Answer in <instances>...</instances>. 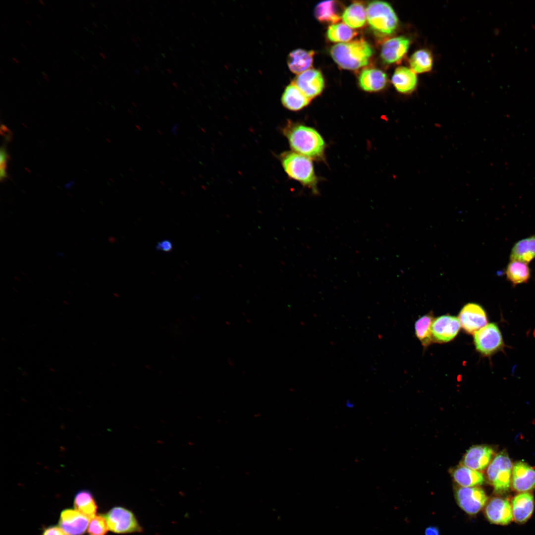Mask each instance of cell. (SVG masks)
Masks as SVG:
<instances>
[{
	"label": "cell",
	"instance_id": "7dc6e473",
	"mask_svg": "<svg viewBox=\"0 0 535 535\" xmlns=\"http://www.w3.org/2000/svg\"><path fill=\"white\" fill-rule=\"evenodd\" d=\"M93 67H94L95 68H96V69H97V68H96V67L95 66H94V65H93Z\"/></svg>",
	"mask_w": 535,
	"mask_h": 535
},
{
	"label": "cell",
	"instance_id": "e0dca14e",
	"mask_svg": "<svg viewBox=\"0 0 535 535\" xmlns=\"http://www.w3.org/2000/svg\"><path fill=\"white\" fill-rule=\"evenodd\" d=\"M513 518L519 523L526 522L532 516L534 509L533 496L523 492L514 497L512 501Z\"/></svg>",
	"mask_w": 535,
	"mask_h": 535
},
{
	"label": "cell",
	"instance_id": "cb8c5ba5",
	"mask_svg": "<svg viewBox=\"0 0 535 535\" xmlns=\"http://www.w3.org/2000/svg\"><path fill=\"white\" fill-rule=\"evenodd\" d=\"M452 476L455 482L462 487H474L483 483V475L478 471L471 469L461 465L452 471Z\"/></svg>",
	"mask_w": 535,
	"mask_h": 535
},
{
	"label": "cell",
	"instance_id": "60d3db41",
	"mask_svg": "<svg viewBox=\"0 0 535 535\" xmlns=\"http://www.w3.org/2000/svg\"><path fill=\"white\" fill-rule=\"evenodd\" d=\"M26 22H27V23H28V24H29V25L30 26H32V24H31V23H30V22H29V21L28 20H26Z\"/></svg>",
	"mask_w": 535,
	"mask_h": 535
},
{
	"label": "cell",
	"instance_id": "ba28073f",
	"mask_svg": "<svg viewBox=\"0 0 535 535\" xmlns=\"http://www.w3.org/2000/svg\"><path fill=\"white\" fill-rule=\"evenodd\" d=\"M455 498L459 506L469 515L477 514L483 507L487 497L482 489L478 487H458Z\"/></svg>",
	"mask_w": 535,
	"mask_h": 535
},
{
	"label": "cell",
	"instance_id": "2e32d148",
	"mask_svg": "<svg viewBox=\"0 0 535 535\" xmlns=\"http://www.w3.org/2000/svg\"><path fill=\"white\" fill-rule=\"evenodd\" d=\"M493 454L492 448L487 446H473L465 454L462 465L478 471L482 470L489 464Z\"/></svg>",
	"mask_w": 535,
	"mask_h": 535
},
{
	"label": "cell",
	"instance_id": "1f68e13d",
	"mask_svg": "<svg viewBox=\"0 0 535 535\" xmlns=\"http://www.w3.org/2000/svg\"><path fill=\"white\" fill-rule=\"evenodd\" d=\"M8 159V155L7 154L6 149L4 146H2L0 149V178L2 181L7 177V174L6 171V164Z\"/></svg>",
	"mask_w": 535,
	"mask_h": 535
},
{
	"label": "cell",
	"instance_id": "c3c4849f",
	"mask_svg": "<svg viewBox=\"0 0 535 535\" xmlns=\"http://www.w3.org/2000/svg\"><path fill=\"white\" fill-rule=\"evenodd\" d=\"M80 8H81V9L82 10H83V9H82V7H80Z\"/></svg>",
	"mask_w": 535,
	"mask_h": 535
},
{
	"label": "cell",
	"instance_id": "681fc988",
	"mask_svg": "<svg viewBox=\"0 0 535 535\" xmlns=\"http://www.w3.org/2000/svg\"></svg>",
	"mask_w": 535,
	"mask_h": 535
},
{
	"label": "cell",
	"instance_id": "5b68a950",
	"mask_svg": "<svg viewBox=\"0 0 535 535\" xmlns=\"http://www.w3.org/2000/svg\"><path fill=\"white\" fill-rule=\"evenodd\" d=\"M512 464L505 452L498 454L488 466L487 476L495 492L507 491L510 485Z\"/></svg>",
	"mask_w": 535,
	"mask_h": 535
},
{
	"label": "cell",
	"instance_id": "83f0119b",
	"mask_svg": "<svg viewBox=\"0 0 535 535\" xmlns=\"http://www.w3.org/2000/svg\"><path fill=\"white\" fill-rule=\"evenodd\" d=\"M409 62L410 68L416 73L429 72L432 68V56L428 50L420 49L412 54Z\"/></svg>",
	"mask_w": 535,
	"mask_h": 535
},
{
	"label": "cell",
	"instance_id": "f1b7e54d",
	"mask_svg": "<svg viewBox=\"0 0 535 535\" xmlns=\"http://www.w3.org/2000/svg\"><path fill=\"white\" fill-rule=\"evenodd\" d=\"M356 33L345 23L332 24L328 28L326 35L328 39L334 42H347L352 39Z\"/></svg>",
	"mask_w": 535,
	"mask_h": 535
},
{
	"label": "cell",
	"instance_id": "e575fe53",
	"mask_svg": "<svg viewBox=\"0 0 535 535\" xmlns=\"http://www.w3.org/2000/svg\"><path fill=\"white\" fill-rule=\"evenodd\" d=\"M425 535H440L438 529L435 526L427 527L425 532Z\"/></svg>",
	"mask_w": 535,
	"mask_h": 535
},
{
	"label": "cell",
	"instance_id": "4316f807",
	"mask_svg": "<svg viewBox=\"0 0 535 535\" xmlns=\"http://www.w3.org/2000/svg\"><path fill=\"white\" fill-rule=\"evenodd\" d=\"M75 510L91 519L96 516L97 506L91 492L87 490L78 491L74 500Z\"/></svg>",
	"mask_w": 535,
	"mask_h": 535
},
{
	"label": "cell",
	"instance_id": "7a4b0ae2",
	"mask_svg": "<svg viewBox=\"0 0 535 535\" xmlns=\"http://www.w3.org/2000/svg\"><path fill=\"white\" fill-rule=\"evenodd\" d=\"M333 59L341 67L355 70L367 65L373 55L371 45L363 40L340 43L330 50Z\"/></svg>",
	"mask_w": 535,
	"mask_h": 535
},
{
	"label": "cell",
	"instance_id": "7402d4cb",
	"mask_svg": "<svg viewBox=\"0 0 535 535\" xmlns=\"http://www.w3.org/2000/svg\"><path fill=\"white\" fill-rule=\"evenodd\" d=\"M314 54L313 51L301 49L292 51L287 58L289 69L293 73L298 74L310 69L313 64Z\"/></svg>",
	"mask_w": 535,
	"mask_h": 535
},
{
	"label": "cell",
	"instance_id": "52a82bcc",
	"mask_svg": "<svg viewBox=\"0 0 535 535\" xmlns=\"http://www.w3.org/2000/svg\"><path fill=\"white\" fill-rule=\"evenodd\" d=\"M476 349L484 356H489L499 351L504 345L501 332L494 323L486 324L474 333Z\"/></svg>",
	"mask_w": 535,
	"mask_h": 535
},
{
	"label": "cell",
	"instance_id": "7bdbcfd3",
	"mask_svg": "<svg viewBox=\"0 0 535 535\" xmlns=\"http://www.w3.org/2000/svg\"><path fill=\"white\" fill-rule=\"evenodd\" d=\"M24 1L26 3H29L28 1H26V0H24Z\"/></svg>",
	"mask_w": 535,
	"mask_h": 535
},
{
	"label": "cell",
	"instance_id": "4fadbf2b",
	"mask_svg": "<svg viewBox=\"0 0 535 535\" xmlns=\"http://www.w3.org/2000/svg\"><path fill=\"white\" fill-rule=\"evenodd\" d=\"M89 520L75 509H67L61 513L59 525L68 535H82L88 527Z\"/></svg>",
	"mask_w": 535,
	"mask_h": 535
},
{
	"label": "cell",
	"instance_id": "5bb4252c",
	"mask_svg": "<svg viewBox=\"0 0 535 535\" xmlns=\"http://www.w3.org/2000/svg\"><path fill=\"white\" fill-rule=\"evenodd\" d=\"M485 514L490 522L498 525H507L513 519L510 503L507 500L500 497H494L488 502Z\"/></svg>",
	"mask_w": 535,
	"mask_h": 535
},
{
	"label": "cell",
	"instance_id": "d6986e66",
	"mask_svg": "<svg viewBox=\"0 0 535 535\" xmlns=\"http://www.w3.org/2000/svg\"><path fill=\"white\" fill-rule=\"evenodd\" d=\"M387 75L376 68L364 69L359 77V85L366 91L374 92L382 90L387 83Z\"/></svg>",
	"mask_w": 535,
	"mask_h": 535
},
{
	"label": "cell",
	"instance_id": "d590c367",
	"mask_svg": "<svg viewBox=\"0 0 535 535\" xmlns=\"http://www.w3.org/2000/svg\"><path fill=\"white\" fill-rule=\"evenodd\" d=\"M39 2L40 3H41V4H42L43 5H45V2H44V1H43V0H39Z\"/></svg>",
	"mask_w": 535,
	"mask_h": 535
},
{
	"label": "cell",
	"instance_id": "ab89813d",
	"mask_svg": "<svg viewBox=\"0 0 535 535\" xmlns=\"http://www.w3.org/2000/svg\"><path fill=\"white\" fill-rule=\"evenodd\" d=\"M36 15H37V17H38L40 19H42V17L40 16V15L39 14L37 13Z\"/></svg>",
	"mask_w": 535,
	"mask_h": 535
},
{
	"label": "cell",
	"instance_id": "836d02e7",
	"mask_svg": "<svg viewBox=\"0 0 535 535\" xmlns=\"http://www.w3.org/2000/svg\"><path fill=\"white\" fill-rule=\"evenodd\" d=\"M43 535H68L60 527L53 526L47 528Z\"/></svg>",
	"mask_w": 535,
	"mask_h": 535
},
{
	"label": "cell",
	"instance_id": "ffe728a7",
	"mask_svg": "<svg viewBox=\"0 0 535 535\" xmlns=\"http://www.w3.org/2000/svg\"><path fill=\"white\" fill-rule=\"evenodd\" d=\"M311 100L293 82L286 86L281 97L282 105L291 111L301 110L308 106Z\"/></svg>",
	"mask_w": 535,
	"mask_h": 535
},
{
	"label": "cell",
	"instance_id": "d6a6232c",
	"mask_svg": "<svg viewBox=\"0 0 535 535\" xmlns=\"http://www.w3.org/2000/svg\"><path fill=\"white\" fill-rule=\"evenodd\" d=\"M173 248V244L169 240L165 239L158 242L156 245V249L165 252H169Z\"/></svg>",
	"mask_w": 535,
	"mask_h": 535
},
{
	"label": "cell",
	"instance_id": "4dcf8cb0",
	"mask_svg": "<svg viewBox=\"0 0 535 535\" xmlns=\"http://www.w3.org/2000/svg\"><path fill=\"white\" fill-rule=\"evenodd\" d=\"M88 532L91 535H104L109 530L105 516L97 515L89 522Z\"/></svg>",
	"mask_w": 535,
	"mask_h": 535
},
{
	"label": "cell",
	"instance_id": "ac0fdd59",
	"mask_svg": "<svg viewBox=\"0 0 535 535\" xmlns=\"http://www.w3.org/2000/svg\"><path fill=\"white\" fill-rule=\"evenodd\" d=\"M392 82L396 90L400 93L408 94L416 88L418 83L416 73L411 68L399 66L394 71Z\"/></svg>",
	"mask_w": 535,
	"mask_h": 535
},
{
	"label": "cell",
	"instance_id": "8d00e7d4",
	"mask_svg": "<svg viewBox=\"0 0 535 535\" xmlns=\"http://www.w3.org/2000/svg\"><path fill=\"white\" fill-rule=\"evenodd\" d=\"M12 59L13 60H14L17 63H19V61L17 60V59L16 58L13 57H12Z\"/></svg>",
	"mask_w": 535,
	"mask_h": 535
},
{
	"label": "cell",
	"instance_id": "b9f144b4",
	"mask_svg": "<svg viewBox=\"0 0 535 535\" xmlns=\"http://www.w3.org/2000/svg\"><path fill=\"white\" fill-rule=\"evenodd\" d=\"M100 54L102 55V56H103L104 58H105L104 54H103L102 53H100Z\"/></svg>",
	"mask_w": 535,
	"mask_h": 535
},
{
	"label": "cell",
	"instance_id": "7c38bea8",
	"mask_svg": "<svg viewBox=\"0 0 535 535\" xmlns=\"http://www.w3.org/2000/svg\"><path fill=\"white\" fill-rule=\"evenodd\" d=\"M460 326L459 319L455 317L449 315L439 317L432 323V338L439 342H448L457 335Z\"/></svg>",
	"mask_w": 535,
	"mask_h": 535
},
{
	"label": "cell",
	"instance_id": "74e56055",
	"mask_svg": "<svg viewBox=\"0 0 535 535\" xmlns=\"http://www.w3.org/2000/svg\"><path fill=\"white\" fill-rule=\"evenodd\" d=\"M44 79H45V80H46L47 81L49 82V79H48V76H44Z\"/></svg>",
	"mask_w": 535,
	"mask_h": 535
},
{
	"label": "cell",
	"instance_id": "9a60e30c",
	"mask_svg": "<svg viewBox=\"0 0 535 535\" xmlns=\"http://www.w3.org/2000/svg\"><path fill=\"white\" fill-rule=\"evenodd\" d=\"M512 485L519 492H527L535 489V469L523 462H517L512 472Z\"/></svg>",
	"mask_w": 535,
	"mask_h": 535
},
{
	"label": "cell",
	"instance_id": "8992f818",
	"mask_svg": "<svg viewBox=\"0 0 535 535\" xmlns=\"http://www.w3.org/2000/svg\"><path fill=\"white\" fill-rule=\"evenodd\" d=\"M105 517L109 530L113 533L127 534L143 530L133 513L124 507H114Z\"/></svg>",
	"mask_w": 535,
	"mask_h": 535
},
{
	"label": "cell",
	"instance_id": "f546056e",
	"mask_svg": "<svg viewBox=\"0 0 535 535\" xmlns=\"http://www.w3.org/2000/svg\"><path fill=\"white\" fill-rule=\"evenodd\" d=\"M433 321L432 317L427 315L419 319L415 323L416 336L424 346L428 345L432 341L431 326Z\"/></svg>",
	"mask_w": 535,
	"mask_h": 535
},
{
	"label": "cell",
	"instance_id": "3957f363",
	"mask_svg": "<svg viewBox=\"0 0 535 535\" xmlns=\"http://www.w3.org/2000/svg\"><path fill=\"white\" fill-rule=\"evenodd\" d=\"M282 167L290 178L318 193V178L312 159L294 152H286L280 157Z\"/></svg>",
	"mask_w": 535,
	"mask_h": 535
},
{
	"label": "cell",
	"instance_id": "8fae6325",
	"mask_svg": "<svg viewBox=\"0 0 535 535\" xmlns=\"http://www.w3.org/2000/svg\"><path fill=\"white\" fill-rule=\"evenodd\" d=\"M410 41L405 36H398L385 41L381 49V57L385 63L400 62L407 54Z\"/></svg>",
	"mask_w": 535,
	"mask_h": 535
},
{
	"label": "cell",
	"instance_id": "9c48e42d",
	"mask_svg": "<svg viewBox=\"0 0 535 535\" xmlns=\"http://www.w3.org/2000/svg\"><path fill=\"white\" fill-rule=\"evenodd\" d=\"M461 326L468 333H474L487 323V316L483 308L476 303L465 305L460 312Z\"/></svg>",
	"mask_w": 535,
	"mask_h": 535
},
{
	"label": "cell",
	"instance_id": "30bf717a",
	"mask_svg": "<svg viewBox=\"0 0 535 535\" xmlns=\"http://www.w3.org/2000/svg\"><path fill=\"white\" fill-rule=\"evenodd\" d=\"M292 82L311 100L321 94L324 85L321 72L312 68L298 74Z\"/></svg>",
	"mask_w": 535,
	"mask_h": 535
},
{
	"label": "cell",
	"instance_id": "44dd1931",
	"mask_svg": "<svg viewBox=\"0 0 535 535\" xmlns=\"http://www.w3.org/2000/svg\"><path fill=\"white\" fill-rule=\"evenodd\" d=\"M506 277L512 285L527 283L531 277V270L524 262L517 260H510L505 270Z\"/></svg>",
	"mask_w": 535,
	"mask_h": 535
},
{
	"label": "cell",
	"instance_id": "f6af8a7d",
	"mask_svg": "<svg viewBox=\"0 0 535 535\" xmlns=\"http://www.w3.org/2000/svg\"><path fill=\"white\" fill-rule=\"evenodd\" d=\"M93 24H94V25L95 26H96V27H97V25L96 24V23H94V22H93Z\"/></svg>",
	"mask_w": 535,
	"mask_h": 535
},
{
	"label": "cell",
	"instance_id": "277c9868",
	"mask_svg": "<svg viewBox=\"0 0 535 535\" xmlns=\"http://www.w3.org/2000/svg\"><path fill=\"white\" fill-rule=\"evenodd\" d=\"M366 13L369 25L378 34L391 35L398 28V17L391 5L385 1L371 2L366 8Z\"/></svg>",
	"mask_w": 535,
	"mask_h": 535
},
{
	"label": "cell",
	"instance_id": "484cf974",
	"mask_svg": "<svg viewBox=\"0 0 535 535\" xmlns=\"http://www.w3.org/2000/svg\"><path fill=\"white\" fill-rule=\"evenodd\" d=\"M337 2L329 0L318 3L314 10L316 18L322 22L335 23L341 18Z\"/></svg>",
	"mask_w": 535,
	"mask_h": 535
},
{
	"label": "cell",
	"instance_id": "d4e9b609",
	"mask_svg": "<svg viewBox=\"0 0 535 535\" xmlns=\"http://www.w3.org/2000/svg\"><path fill=\"white\" fill-rule=\"evenodd\" d=\"M342 18L351 28L363 26L367 19L366 9L360 2H355L347 7L342 13Z\"/></svg>",
	"mask_w": 535,
	"mask_h": 535
},
{
	"label": "cell",
	"instance_id": "6da1fadb",
	"mask_svg": "<svg viewBox=\"0 0 535 535\" xmlns=\"http://www.w3.org/2000/svg\"><path fill=\"white\" fill-rule=\"evenodd\" d=\"M283 132L293 152L312 160H324L325 143L315 129L301 124L289 123Z\"/></svg>",
	"mask_w": 535,
	"mask_h": 535
},
{
	"label": "cell",
	"instance_id": "603a6c76",
	"mask_svg": "<svg viewBox=\"0 0 535 535\" xmlns=\"http://www.w3.org/2000/svg\"><path fill=\"white\" fill-rule=\"evenodd\" d=\"M509 259L527 263L535 259V234L517 241L512 247Z\"/></svg>",
	"mask_w": 535,
	"mask_h": 535
},
{
	"label": "cell",
	"instance_id": "ee69618b",
	"mask_svg": "<svg viewBox=\"0 0 535 535\" xmlns=\"http://www.w3.org/2000/svg\"><path fill=\"white\" fill-rule=\"evenodd\" d=\"M21 45H22V46L23 47H24V48H25V46H24V45H23V44L22 43H21Z\"/></svg>",
	"mask_w": 535,
	"mask_h": 535
},
{
	"label": "cell",
	"instance_id": "bcb514c9",
	"mask_svg": "<svg viewBox=\"0 0 535 535\" xmlns=\"http://www.w3.org/2000/svg\"><path fill=\"white\" fill-rule=\"evenodd\" d=\"M89 73H90V74H91V75H92V74H92V72H91L90 71H89Z\"/></svg>",
	"mask_w": 535,
	"mask_h": 535
},
{
	"label": "cell",
	"instance_id": "f35d334b",
	"mask_svg": "<svg viewBox=\"0 0 535 535\" xmlns=\"http://www.w3.org/2000/svg\"><path fill=\"white\" fill-rule=\"evenodd\" d=\"M91 5H92L93 6H94V7H96V4H95L94 3H93V2H91Z\"/></svg>",
	"mask_w": 535,
	"mask_h": 535
}]
</instances>
